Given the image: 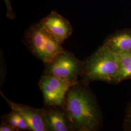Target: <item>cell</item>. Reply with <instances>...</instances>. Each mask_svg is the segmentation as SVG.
Returning a JSON list of instances; mask_svg holds the SVG:
<instances>
[{
  "mask_svg": "<svg viewBox=\"0 0 131 131\" xmlns=\"http://www.w3.org/2000/svg\"><path fill=\"white\" fill-rule=\"evenodd\" d=\"M88 84L79 80L66 95L63 107L74 131H98L102 126V113Z\"/></svg>",
  "mask_w": 131,
  "mask_h": 131,
  "instance_id": "1",
  "label": "cell"
},
{
  "mask_svg": "<svg viewBox=\"0 0 131 131\" xmlns=\"http://www.w3.org/2000/svg\"><path fill=\"white\" fill-rule=\"evenodd\" d=\"M103 45L116 53L131 52V29L113 33L106 38Z\"/></svg>",
  "mask_w": 131,
  "mask_h": 131,
  "instance_id": "9",
  "label": "cell"
},
{
  "mask_svg": "<svg viewBox=\"0 0 131 131\" xmlns=\"http://www.w3.org/2000/svg\"><path fill=\"white\" fill-rule=\"evenodd\" d=\"M39 23L61 45L73 32L70 21L56 11H52L40 20Z\"/></svg>",
  "mask_w": 131,
  "mask_h": 131,
  "instance_id": "6",
  "label": "cell"
},
{
  "mask_svg": "<svg viewBox=\"0 0 131 131\" xmlns=\"http://www.w3.org/2000/svg\"><path fill=\"white\" fill-rule=\"evenodd\" d=\"M4 1L7 8V12H6L7 17L10 19H14L15 17V14L14 13V11L12 9L10 0H4Z\"/></svg>",
  "mask_w": 131,
  "mask_h": 131,
  "instance_id": "13",
  "label": "cell"
},
{
  "mask_svg": "<svg viewBox=\"0 0 131 131\" xmlns=\"http://www.w3.org/2000/svg\"><path fill=\"white\" fill-rule=\"evenodd\" d=\"M75 84L54 76L42 75L38 85L43 94L45 105L63 107L67 94Z\"/></svg>",
  "mask_w": 131,
  "mask_h": 131,
  "instance_id": "5",
  "label": "cell"
},
{
  "mask_svg": "<svg viewBox=\"0 0 131 131\" xmlns=\"http://www.w3.org/2000/svg\"><path fill=\"white\" fill-rule=\"evenodd\" d=\"M44 65L43 75L54 76L76 83L83 73L84 61L65 50L57 54Z\"/></svg>",
  "mask_w": 131,
  "mask_h": 131,
  "instance_id": "4",
  "label": "cell"
},
{
  "mask_svg": "<svg viewBox=\"0 0 131 131\" xmlns=\"http://www.w3.org/2000/svg\"><path fill=\"white\" fill-rule=\"evenodd\" d=\"M23 41L32 54L44 64L65 50L39 22L32 24L26 30Z\"/></svg>",
  "mask_w": 131,
  "mask_h": 131,
  "instance_id": "3",
  "label": "cell"
},
{
  "mask_svg": "<svg viewBox=\"0 0 131 131\" xmlns=\"http://www.w3.org/2000/svg\"><path fill=\"white\" fill-rule=\"evenodd\" d=\"M0 131H17V130L9 124L4 122H1Z\"/></svg>",
  "mask_w": 131,
  "mask_h": 131,
  "instance_id": "14",
  "label": "cell"
},
{
  "mask_svg": "<svg viewBox=\"0 0 131 131\" xmlns=\"http://www.w3.org/2000/svg\"><path fill=\"white\" fill-rule=\"evenodd\" d=\"M42 108L47 131H74L63 107L45 105Z\"/></svg>",
  "mask_w": 131,
  "mask_h": 131,
  "instance_id": "8",
  "label": "cell"
},
{
  "mask_svg": "<svg viewBox=\"0 0 131 131\" xmlns=\"http://www.w3.org/2000/svg\"><path fill=\"white\" fill-rule=\"evenodd\" d=\"M123 126L124 130L131 131V101L128 104L126 110Z\"/></svg>",
  "mask_w": 131,
  "mask_h": 131,
  "instance_id": "12",
  "label": "cell"
},
{
  "mask_svg": "<svg viewBox=\"0 0 131 131\" xmlns=\"http://www.w3.org/2000/svg\"><path fill=\"white\" fill-rule=\"evenodd\" d=\"M1 94L11 110L17 111L24 117L30 131H47L42 108H36L27 105L16 103L8 100L1 91Z\"/></svg>",
  "mask_w": 131,
  "mask_h": 131,
  "instance_id": "7",
  "label": "cell"
},
{
  "mask_svg": "<svg viewBox=\"0 0 131 131\" xmlns=\"http://www.w3.org/2000/svg\"><path fill=\"white\" fill-rule=\"evenodd\" d=\"M118 72L117 54L103 44L84 61L81 80L88 84L94 81L116 83Z\"/></svg>",
  "mask_w": 131,
  "mask_h": 131,
  "instance_id": "2",
  "label": "cell"
},
{
  "mask_svg": "<svg viewBox=\"0 0 131 131\" xmlns=\"http://www.w3.org/2000/svg\"><path fill=\"white\" fill-rule=\"evenodd\" d=\"M2 122L6 123L15 128L17 131L30 130L29 127L24 117L19 113L12 110L2 117Z\"/></svg>",
  "mask_w": 131,
  "mask_h": 131,
  "instance_id": "11",
  "label": "cell"
},
{
  "mask_svg": "<svg viewBox=\"0 0 131 131\" xmlns=\"http://www.w3.org/2000/svg\"><path fill=\"white\" fill-rule=\"evenodd\" d=\"M116 54L119 65L116 83L131 79V52Z\"/></svg>",
  "mask_w": 131,
  "mask_h": 131,
  "instance_id": "10",
  "label": "cell"
}]
</instances>
